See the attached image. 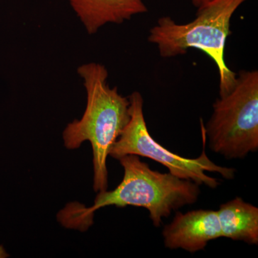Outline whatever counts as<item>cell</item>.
<instances>
[{
	"label": "cell",
	"mask_w": 258,
	"mask_h": 258,
	"mask_svg": "<svg viewBox=\"0 0 258 258\" xmlns=\"http://www.w3.org/2000/svg\"><path fill=\"white\" fill-rule=\"evenodd\" d=\"M205 129L212 151L244 159L258 149V71H242L233 88L213 104Z\"/></svg>",
	"instance_id": "277c9868"
},
{
	"label": "cell",
	"mask_w": 258,
	"mask_h": 258,
	"mask_svg": "<svg viewBox=\"0 0 258 258\" xmlns=\"http://www.w3.org/2000/svg\"><path fill=\"white\" fill-rule=\"evenodd\" d=\"M191 3L195 5L196 8H200L204 5L208 4V3H211L214 0H191Z\"/></svg>",
	"instance_id": "9c48e42d"
},
{
	"label": "cell",
	"mask_w": 258,
	"mask_h": 258,
	"mask_svg": "<svg viewBox=\"0 0 258 258\" xmlns=\"http://www.w3.org/2000/svg\"><path fill=\"white\" fill-rule=\"evenodd\" d=\"M217 212L222 237L258 244L257 208L236 198L220 205Z\"/></svg>",
	"instance_id": "ba28073f"
},
{
	"label": "cell",
	"mask_w": 258,
	"mask_h": 258,
	"mask_svg": "<svg viewBox=\"0 0 258 258\" xmlns=\"http://www.w3.org/2000/svg\"><path fill=\"white\" fill-rule=\"evenodd\" d=\"M89 35L108 23L121 24L148 11L143 0H68Z\"/></svg>",
	"instance_id": "52a82bcc"
},
{
	"label": "cell",
	"mask_w": 258,
	"mask_h": 258,
	"mask_svg": "<svg viewBox=\"0 0 258 258\" xmlns=\"http://www.w3.org/2000/svg\"><path fill=\"white\" fill-rule=\"evenodd\" d=\"M128 99L130 120L110 151L109 156L113 159L118 160L129 154L149 158L166 166L173 175L190 180L200 186L206 185L212 189L217 187L219 181L208 176L206 172L219 173L227 179L235 177V169L217 165L209 159L205 152L207 137L203 125V149L201 155L196 159L180 157L156 142L149 134L144 118L142 94L135 91L128 96Z\"/></svg>",
	"instance_id": "5b68a950"
},
{
	"label": "cell",
	"mask_w": 258,
	"mask_h": 258,
	"mask_svg": "<svg viewBox=\"0 0 258 258\" xmlns=\"http://www.w3.org/2000/svg\"><path fill=\"white\" fill-rule=\"evenodd\" d=\"M118 161L124 170L119 185L112 191L98 192L90 208L79 203L68 205L57 215L62 225L85 231L93 225L95 212L101 208L135 206L149 210L153 225L159 227L171 212L198 201L200 185L194 181L152 170L139 156L129 154Z\"/></svg>",
	"instance_id": "6da1fadb"
},
{
	"label": "cell",
	"mask_w": 258,
	"mask_h": 258,
	"mask_svg": "<svg viewBox=\"0 0 258 258\" xmlns=\"http://www.w3.org/2000/svg\"><path fill=\"white\" fill-rule=\"evenodd\" d=\"M78 74L83 79L87 103L82 118L69 123L62 133L64 147L76 149L89 142L93 150V189H108L107 158L113 144L130 120L128 97L120 94L108 83L106 66L97 62L81 64Z\"/></svg>",
	"instance_id": "7a4b0ae2"
},
{
	"label": "cell",
	"mask_w": 258,
	"mask_h": 258,
	"mask_svg": "<svg viewBox=\"0 0 258 258\" xmlns=\"http://www.w3.org/2000/svg\"><path fill=\"white\" fill-rule=\"evenodd\" d=\"M7 256H8V254L6 253L3 247L0 246V258L6 257Z\"/></svg>",
	"instance_id": "30bf717a"
},
{
	"label": "cell",
	"mask_w": 258,
	"mask_h": 258,
	"mask_svg": "<svg viewBox=\"0 0 258 258\" xmlns=\"http://www.w3.org/2000/svg\"><path fill=\"white\" fill-rule=\"evenodd\" d=\"M162 235L167 248L182 249L191 253L203 250L210 241L222 237L217 212L210 210L177 212Z\"/></svg>",
	"instance_id": "8992f818"
},
{
	"label": "cell",
	"mask_w": 258,
	"mask_h": 258,
	"mask_svg": "<svg viewBox=\"0 0 258 258\" xmlns=\"http://www.w3.org/2000/svg\"><path fill=\"white\" fill-rule=\"evenodd\" d=\"M248 0H214L198 8L191 23H176L163 17L150 30L148 40L157 45L163 57L184 55L189 49L203 51L216 64L220 77V96L235 86L237 74L225 61V48L230 34V21L236 10Z\"/></svg>",
	"instance_id": "3957f363"
}]
</instances>
